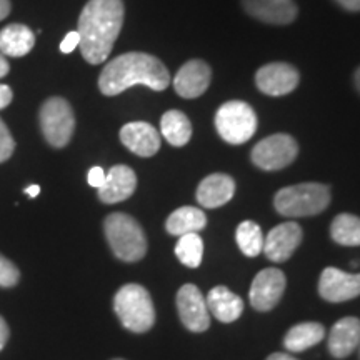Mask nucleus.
Wrapping results in <instances>:
<instances>
[{
    "label": "nucleus",
    "instance_id": "nucleus-31",
    "mask_svg": "<svg viewBox=\"0 0 360 360\" xmlns=\"http://www.w3.org/2000/svg\"><path fill=\"white\" fill-rule=\"evenodd\" d=\"M105 177H107V174L102 167H92L89 170V175H87L89 186L101 188L103 186V182H105Z\"/></svg>",
    "mask_w": 360,
    "mask_h": 360
},
{
    "label": "nucleus",
    "instance_id": "nucleus-8",
    "mask_svg": "<svg viewBox=\"0 0 360 360\" xmlns=\"http://www.w3.org/2000/svg\"><path fill=\"white\" fill-rule=\"evenodd\" d=\"M299 146L289 134H274L252 148V162L259 169L274 172L285 169L297 159Z\"/></svg>",
    "mask_w": 360,
    "mask_h": 360
},
{
    "label": "nucleus",
    "instance_id": "nucleus-23",
    "mask_svg": "<svg viewBox=\"0 0 360 360\" xmlns=\"http://www.w3.org/2000/svg\"><path fill=\"white\" fill-rule=\"evenodd\" d=\"M207 225V217L197 207H180L169 215L165 229L170 236H186L191 232H200Z\"/></svg>",
    "mask_w": 360,
    "mask_h": 360
},
{
    "label": "nucleus",
    "instance_id": "nucleus-25",
    "mask_svg": "<svg viewBox=\"0 0 360 360\" xmlns=\"http://www.w3.org/2000/svg\"><path fill=\"white\" fill-rule=\"evenodd\" d=\"M330 236L334 242L345 247L360 245V217L354 214H340L330 225Z\"/></svg>",
    "mask_w": 360,
    "mask_h": 360
},
{
    "label": "nucleus",
    "instance_id": "nucleus-18",
    "mask_svg": "<svg viewBox=\"0 0 360 360\" xmlns=\"http://www.w3.org/2000/svg\"><path fill=\"white\" fill-rule=\"evenodd\" d=\"M236 193V182L231 175L212 174L197 187V202L204 209H217L227 204Z\"/></svg>",
    "mask_w": 360,
    "mask_h": 360
},
{
    "label": "nucleus",
    "instance_id": "nucleus-3",
    "mask_svg": "<svg viewBox=\"0 0 360 360\" xmlns=\"http://www.w3.org/2000/svg\"><path fill=\"white\" fill-rule=\"evenodd\" d=\"M330 204V188L323 184H297L276 193L274 207L285 217H310L323 212Z\"/></svg>",
    "mask_w": 360,
    "mask_h": 360
},
{
    "label": "nucleus",
    "instance_id": "nucleus-13",
    "mask_svg": "<svg viewBox=\"0 0 360 360\" xmlns=\"http://www.w3.org/2000/svg\"><path fill=\"white\" fill-rule=\"evenodd\" d=\"M302 242V229L295 222L278 224L264 238V254L272 262H285Z\"/></svg>",
    "mask_w": 360,
    "mask_h": 360
},
{
    "label": "nucleus",
    "instance_id": "nucleus-7",
    "mask_svg": "<svg viewBox=\"0 0 360 360\" xmlns=\"http://www.w3.org/2000/svg\"><path fill=\"white\" fill-rule=\"evenodd\" d=\"M40 127L45 141L62 148L70 142L75 130V115L70 103L62 97H51L40 109Z\"/></svg>",
    "mask_w": 360,
    "mask_h": 360
},
{
    "label": "nucleus",
    "instance_id": "nucleus-24",
    "mask_svg": "<svg viewBox=\"0 0 360 360\" xmlns=\"http://www.w3.org/2000/svg\"><path fill=\"white\" fill-rule=\"evenodd\" d=\"M160 132L170 146L184 147L192 137V124L180 110H169L160 119Z\"/></svg>",
    "mask_w": 360,
    "mask_h": 360
},
{
    "label": "nucleus",
    "instance_id": "nucleus-20",
    "mask_svg": "<svg viewBox=\"0 0 360 360\" xmlns=\"http://www.w3.org/2000/svg\"><path fill=\"white\" fill-rule=\"evenodd\" d=\"M205 302L209 312L224 323L236 322L244 312V302H242L240 297L224 285L214 287L207 295Z\"/></svg>",
    "mask_w": 360,
    "mask_h": 360
},
{
    "label": "nucleus",
    "instance_id": "nucleus-2",
    "mask_svg": "<svg viewBox=\"0 0 360 360\" xmlns=\"http://www.w3.org/2000/svg\"><path fill=\"white\" fill-rule=\"evenodd\" d=\"M147 85L152 90H165L170 85V74L164 62L143 52H127L115 57L103 67L98 77V89L103 96H119L132 85Z\"/></svg>",
    "mask_w": 360,
    "mask_h": 360
},
{
    "label": "nucleus",
    "instance_id": "nucleus-12",
    "mask_svg": "<svg viewBox=\"0 0 360 360\" xmlns=\"http://www.w3.org/2000/svg\"><path fill=\"white\" fill-rule=\"evenodd\" d=\"M180 321L191 332H204L210 326V312L202 292L192 283H186L177 294Z\"/></svg>",
    "mask_w": 360,
    "mask_h": 360
},
{
    "label": "nucleus",
    "instance_id": "nucleus-4",
    "mask_svg": "<svg viewBox=\"0 0 360 360\" xmlns=\"http://www.w3.org/2000/svg\"><path fill=\"white\" fill-rule=\"evenodd\" d=\"M107 242L124 262H137L147 254V238L141 224L127 214H110L103 222Z\"/></svg>",
    "mask_w": 360,
    "mask_h": 360
},
{
    "label": "nucleus",
    "instance_id": "nucleus-34",
    "mask_svg": "<svg viewBox=\"0 0 360 360\" xmlns=\"http://www.w3.org/2000/svg\"><path fill=\"white\" fill-rule=\"evenodd\" d=\"M335 2L340 4L345 11L360 12V0H335Z\"/></svg>",
    "mask_w": 360,
    "mask_h": 360
},
{
    "label": "nucleus",
    "instance_id": "nucleus-29",
    "mask_svg": "<svg viewBox=\"0 0 360 360\" xmlns=\"http://www.w3.org/2000/svg\"><path fill=\"white\" fill-rule=\"evenodd\" d=\"M13 150H15V141H13L6 122L0 119V164L11 159Z\"/></svg>",
    "mask_w": 360,
    "mask_h": 360
},
{
    "label": "nucleus",
    "instance_id": "nucleus-14",
    "mask_svg": "<svg viewBox=\"0 0 360 360\" xmlns=\"http://www.w3.org/2000/svg\"><path fill=\"white\" fill-rule=\"evenodd\" d=\"M212 70L204 60H188L174 77V89L180 97L195 98L209 89Z\"/></svg>",
    "mask_w": 360,
    "mask_h": 360
},
{
    "label": "nucleus",
    "instance_id": "nucleus-35",
    "mask_svg": "<svg viewBox=\"0 0 360 360\" xmlns=\"http://www.w3.org/2000/svg\"><path fill=\"white\" fill-rule=\"evenodd\" d=\"M11 0H0V20H4L11 13Z\"/></svg>",
    "mask_w": 360,
    "mask_h": 360
},
{
    "label": "nucleus",
    "instance_id": "nucleus-9",
    "mask_svg": "<svg viewBox=\"0 0 360 360\" xmlns=\"http://www.w3.org/2000/svg\"><path fill=\"white\" fill-rule=\"evenodd\" d=\"M300 82L299 70L285 62L262 65L255 74V84L265 96L281 97L294 92Z\"/></svg>",
    "mask_w": 360,
    "mask_h": 360
},
{
    "label": "nucleus",
    "instance_id": "nucleus-10",
    "mask_svg": "<svg viewBox=\"0 0 360 360\" xmlns=\"http://www.w3.org/2000/svg\"><path fill=\"white\" fill-rule=\"evenodd\" d=\"M319 294L332 304L352 300L360 295V274H347L335 267H327L319 281Z\"/></svg>",
    "mask_w": 360,
    "mask_h": 360
},
{
    "label": "nucleus",
    "instance_id": "nucleus-19",
    "mask_svg": "<svg viewBox=\"0 0 360 360\" xmlns=\"http://www.w3.org/2000/svg\"><path fill=\"white\" fill-rule=\"evenodd\" d=\"M360 345V321L357 317H344L334 323L328 334V350L332 357L345 359Z\"/></svg>",
    "mask_w": 360,
    "mask_h": 360
},
{
    "label": "nucleus",
    "instance_id": "nucleus-36",
    "mask_svg": "<svg viewBox=\"0 0 360 360\" xmlns=\"http://www.w3.org/2000/svg\"><path fill=\"white\" fill-rule=\"evenodd\" d=\"M8 70H11V65H8L6 56L0 52V79L6 77V75L8 74Z\"/></svg>",
    "mask_w": 360,
    "mask_h": 360
},
{
    "label": "nucleus",
    "instance_id": "nucleus-6",
    "mask_svg": "<svg viewBox=\"0 0 360 360\" xmlns=\"http://www.w3.org/2000/svg\"><path fill=\"white\" fill-rule=\"evenodd\" d=\"M257 115L249 103L231 101L220 105L215 114V129L220 137L231 146H242L249 142L257 132Z\"/></svg>",
    "mask_w": 360,
    "mask_h": 360
},
{
    "label": "nucleus",
    "instance_id": "nucleus-27",
    "mask_svg": "<svg viewBox=\"0 0 360 360\" xmlns=\"http://www.w3.org/2000/svg\"><path fill=\"white\" fill-rule=\"evenodd\" d=\"M175 255L186 267H199L202 255H204V242H202L199 233L191 232L186 236H180L177 245H175Z\"/></svg>",
    "mask_w": 360,
    "mask_h": 360
},
{
    "label": "nucleus",
    "instance_id": "nucleus-37",
    "mask_svg": "<svg viewBox=\"0 0 360 360\" xmlns=\"http://www.w3.org/2000/svg\"><path fill=\"white\" fill-rule=\"evenodd\" d=\"M267 360H297V359H295V357H292V355H287V354H281V352H277V354L269 355Z\"/></svg>",
    "mask_w": 360,
    "mask_h": 360
},
{
    "label": "nucleus",
    "instance_id": "nucleus-32",
    "mask_svg": "<svg viewBox=\"0 0 360 360\" xmlns=\"http://www.w3.org/2000/svg\"><path fill=\"white\" fill-rule=\"evenodd\" d=\"M12 98H13L12 89L8 87V85L0 84V110H4L6 107L11 105Z\"/></svg>",
    "mask_w": 360,
    "mask_h": 360
},
{
    "label": "nucleus",
    "instance_id": "nucleus-16",
    "mask_svg": "<svg viewBox=\"0 0 360 360\" xmlns=\"http://www.w3.org/2000/svg\"><path fill=\"white\" fill-rule=\"evenodd\" d=\"M137 188V175L127 165H114L107 172L105 182L98 191V199L103 204H117L127 200Z\"/></svg>",
    "mask_w": 360,
    "mask_h": 360
},
{
    "label": "nucleus",
    "instance_id": "nucleus-17",
    "mask_svg": "<svg viewBox=\"0 0 360 360\" xmlns=\"http://www.w3.org/2000/svg\"><path fill=\"white\" fill-rule=\"evenodd\" d=\"M120 141L139 157H152L160 148V134L147 122H130L120 129Z\"/></svg>",
    "mask_w": 360,
    "mask_h": 360
},
{
    "label": "nucleus",
    "instance_id": "nucleus-26",
    "mask_svg": "<svg viewBox=\"0 0 360 360\" xmlns=\"http://www.w3.org/2000/svg\"><path fill=\"white\" fill-rule=\"evenodd\" d=\"M236 240L238 249L244 252L247 257H257L264 250V236L260 227L252 220H245L237 227Z\"/></svg>",
    "mask_w": 360,
    "mask_h": 360
},
{
    "label": "nucleus",
    "instance_id": "nucleus-5",
    "mask_svg": "<svg viewBox=\"0 0 360 360\" xmlns=\"http://www.w3.org/2000/svg\"><path fill=\"white\" fill-rule=\"evenodd\" d=\"M114 310L120 323L135 334L150 330L155 322V309L150 294L139 283H127L117 292Z\"/></svg>",
    "mask_w": 360,
    "mask_h": 360
},
{
    "label": "nucleus",
    "instance_id": "nucleus-38",
    "mask_svg": "<svg viewBox=\"0 0 360 360\" xmlns=\"http://www.w3.org/2000/svg\"><path fill=\"white\" fill-rule=\"evenodd\" d=\"M24 192H25L29 197H32V199H35V197H37L39 193H40V186H35V184H34V186L27 187Z\"/></svg>",
    "mask_w": 360,
    "mask_h": 360
},
{
    "label": "nucleus",
    "instance_id": "nucleus-33",
    "mask_svg": "<svg viewBox=\"0 0 360 360\" xmlns=\"http://www.w3.org/2000/svg\"><path fill=\"white\" fill-rule=\"evenodd\" d=\"M8 335H11V330H8L7 322L4 321L2 317H0V350L6 347V344H7V340H8Z\"/></svg>",
    "mask_w": 360,
    "mask_h": 360
},
{
    "label": "nucleus",
    "instance_id": "nucleus-30",
    "mask_svg": "<svg viewBox=\"0 0 360 360\" xmlns=\"http://www.w3.org/2000/svg\"><path fill=\"white\" fill-rule=\"evenodd\" d=\"M79 44H80V35L77 30H75V32H69L64 37V40L60 42V52L62 53L74 52L75 49L79 47Z\"/></svg>",
    "mask_w": 360,
    "mask_h": 360
},
{
    "label": "nucleus",
    "instance_id": "nucleus-41",
    "mask_svg": "<svg viewBox=\"0 0 360 360\" xmlns=\"http://www.w3.org/2000/svg\"><path fill=\"white\" fill-rule=\"evenodd\" d=\"M359 349H360V345H359Z\"/></svg>",
    "mask_w": 360,
    "mask_h": 360
},
{
    "label": "nucleus",
    "instance_id": "nucleus-1",
    "mask_svg": "<svg viewBox=\"0 0 360 360\" xmlns=\"http://www.w3.org/2000/svg\"><path fill=\"white\" fill-rule=\"evenodd\" d=\"M124 25L122 0H89L79 17L80 52L89 64L97 65L110 56Z\"/></svg>",
    "mask_w": 360,
    "mask_h": 360
},
{
    "label": "nucleus",
    "instance_id": "nucleus-22",
    "mask_svg": "<svg viewBox=\"0 0 360 360\" xmlns=\"http://www.w3.org/2000/svg\"><path fill=\"white\" fill-rule=\"evenodd\" d=\"M326 335V328L319 322H304L297 323L287 332L285 339H283V345L290 352H304L309 347H314Z\"/></svg>",
    "mask_w": 360,
    "mask_h": 360
},
{
    "label": "nucleus",
    "instance_id": "nucleus-15",
    "mask_svg": "<svg viewBox=\"0 0 360 360\" xmlns=\"http://www.w3.org/2000/svg\"><path fill=\"white\" fill-rule=\"evenodd\" d=\"M242 6L249 15L265 24L287 25L297 17L294 0H242Z\"/></svg>",
    "mask_w": 360,
    "mask_h": 360
},
{
    "label": "nucleus",
    "instance_id": "nucleus-39",
    "mask_svg": "<svg viewBox=\"0 0 360 360\" xmlns=\"http://www.w3.org/2000/svg\"><path fill=\"white\" fill-rule=\"evenodd\" d=\"M354 82H355V87H357V90L360 92V67L357 70H355V75H354Z\"/></svg>",
    "mask_w": 360,
    "mask_h": 360
},
{
    "label": "nucleus",
    "instance_id": "nucleus-28",
    "mask_svg": "<svg viewBox=\"0 0 360 360\" xmlns=\"http://www.w3.org/2000/svg\"><path fill=\"white\" fill-rule=\"evenodd\" d=\"M19 278L20 272L19 269H17V265L0 254V287L17 285Z\"/></svg>",
    "mask_w": 360,
    "mask_h": 360
},
{
    "label": "nucleus",
    "instance_id": "nucleus-40",
    "mask_svg": "<svg viewBox=\"0 0 360 360\" xmlns=\"http://www.w3.org/2000/svg\"><path fill=\"white\" fill-rule=\"evenodd\" d=\"M114 360H124V359H114Z\"/></svg>",
    "mask_w": 360,
    "mask_h": 360
},
{
    "label": "nucleus",
    "instance_id": "nucleus-21",
    "mask_svg": "<svg viewBox=\"0 0 360 360\" xmlns=\"http://www.w3.org/2000/svg\"><path fill=\"white\" fill-rule=\"evenodd\" d=\"M35 35L27 25L11 24L0 30V52L8 57H24L34 49Z\"/></svg>",
    "mask_w": 360,
    "mask_h": 360
},
{
    "label": "nucleus",
    "instance_id": "nucleus-11",
    "mask_svg": "<svg viewBox=\"0 0 360 360\" xmlns=\"http://www.w3.org/2000/svg\"><path fill=\"white\" fill-rule=\"evenodd\" d=\"M287 281L282 270L265 269L255 276L250 287V304L255 310L267 312L282 299Z\"/></svg>",
    "mask_w": 360,
    "mask_h": 360
}]
</instances>
